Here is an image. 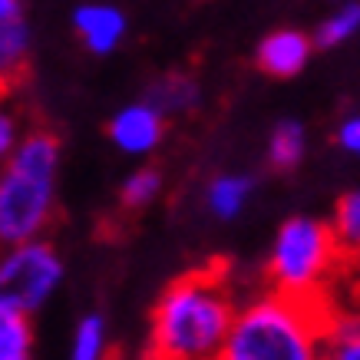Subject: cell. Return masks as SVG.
<instances>
[{
    "label": "cell",
    "instance_id": "1",
    "mask_svg": "<svg viewBox=\"0 0 360 360\" xmlns=\"http://www.w3.org/2000/svg\"><path fill=\"white\" fill-rule=\"evenodd\" d=\"M235 321L229 288L212 271H195L172 281L153 307L149 350L162 360L221 357Z\"/></svg>",
    "mask_w": 360,
    "mask_h": 360
},
{
    "label": "cell",
    "instance_id": "2",
    "mask_svg": "<svg viewBox=\"0 0 360 360\" xmlns=\"http://www.w3.org/2000/svg\"><path fill=\"white\" fill-rule=\"evenodd\" d=\"M60 165L63 146L53 132H23L11 159L0 165V248L46 235L56 215Z\"/></svg>",
    "mask_w": 360,
    "mask_h": 360
},
{
    "label": "cell",
    "instance_id": "3",
    "mask_svg": "<svg viewBox=\"0 0 360 360\" xmlns=\"http://www.w3.org/2000/svg\"><path fill=\"white\" fill-rule=\"evenodd\" d=\"M328 324L311 307V297L274 291L235 311L225 338V360H311L324 344Z\"/></svg>",
    "mask_w": 360,
    "mask_h": 360
},
{
    "label": "cell",
    "instance_id": "4",
    "mask_svg": "<svg viewBox=\"0 0 360 360\" xmlns=\"http://www.w3.org/2000/svg\"><path fill=\"white\" fill-rule=\"evenodd\" d=\"M334 258H338V238L330 225L311 215H295L274 231L268 251V278L274 291L311 297L317 284L328 278Z\"/></svg>",
    "mask_w": 360,
    "mask_h": 360
},
{
    "label": "cell",
    "instance_id": "5",
    "mask_svg": "<svg viewBox=\"0 0 360 360\" xmlns=\"http://www.w3.org/2000/svg\"><path fill=\"white\" fill-rule=\"evenodd\" d=\"M66 281V262L53 241L30 238L0 248V307L40 314Z\"/></svg>",
    "mask_w": 360,
    "mask_h": 360
},
{
    "label": "cell",
    "instance_id": "6",
    "mask_svg": "<svg viewBox=\"0 0 360 360\" xmlns=\"http://www.w3.org/2000/svg\"><path fill=\"white\" fill-rule=\"evenodd\" d=\"M106 132H110V142L122 155L146 159L165 139V112L153 99H136V103H126L122 110L112 112Z\"/></svg>",
    "mask_w": 360,
    "mask_h": 360
},
{
    "label": "cell",
    "instance_id": "7",
    "mask_svg": "<svg viewBox=\"0 0 360 360\" xmlns=\"http://www.w3.org/2000/svg\"><path fill=\"white\" fill-rule=\"evenodd\" d=\"M73 33L83 44V50L93 56H110L116 53L129 33V17L106 0H83L73 7Z\"/></svg>",
    "mask_w": 360,
    "mask_h": 360
},
{
    "label": "cell",
    "instance_id": "8",
    "mask_svg": "<svg viewBox=\"0 0 360 360\" xmlns=\"http://www.w3.org/2000/svg\"><path fill=\"white\" fill-rule=\"evenodd\" d=\"M33 53V23L23 0H0V86L27 70Z\"/></svg>",
    "mask_w": 360,
    "mask_h": 360
},
{
    "label": "cell",
    "instance_id": "9",
    "mask_svg": "<svg viewBox=\"0 0 360 360\" xmlns=\"http://www.w3.org/2000/svg\"><path fill=\"white\" fill-rule=\"evenodd\" d=\"M311 53H314V40H311L304 30L284 27V30H271L262 44H258L255 63L274 79H291L307 66Z\"/></svg>",
    "mask_w": 360,
    "mask_h": 360
},
{
    "label": "cell",
    "instance_id": "10",
    "mask_svg": "<svg viewBox=\"0 0 360 360\" xmlns=\"http://www.w3.org/2000/svg\"><path fill=\"white\" fill-rule=\"evenodd\" d=\"M255 195V179L245 172H221L205 186V208L219 221L238 219Z\"/></svg>",
    "mask_w": 360,
    "mask_h": 360
},
{
    "label": "cell",
    "instance_id": "11",
    "mask_svg": "<svg viewBox=\"0 0 360 360\" xmlns=\"http://www.w3.org/2000/svg\"><path fill=\"white\" fill-rule=\"evenodd\" d=\"M146 99H153L165 116H182V112L198 110L202 86H198V79L188 77V73H165V77H159L153 86H149Z\"/></svg>",
    "mask_w": 360,
    "mask_h": 360
},
{
    "label": "cell",
    "instance_id": "12",
    "mask_svg": "<svg viewBox=\"0 0 360 360\" xmlns=\"http://www.w3.org/2000/svg\"><path fill=\"white\" fill-rule=\"evenodd\" d=\"M307 155V132L297 120H281L268 136V162L274 169H297Z\"/></svg>",
    "mask_w": 360,
    "mask_h": 360
},
{
    "label": "cell",
    "instance_id": "13",
    "mask_svg": "<svg viewBox=\"0 0 360 360\" xmlns=\"http://www.w3.org/2000/svg\"><path fill=\"white\" fill-rule=\"evenodd\" d=\"M37 347L33 317L0 307V360H30Z\"/></svg>",
    "mask_w": 360,
    "mask_h": 360
},
{
    "label": "cell",
    "instance_id": "14",
    "mask_svg": "<svg viewBox=\"0 0 360 360\" xmlns=\"http://www.w3.org/2000/svg\"><path fill=\"white\" fill-rule=\"evenodd\" d=\"M110 350V328L106 317L89 311L77 321L73 338H70V357L73 360H103Z\"/></svg>",
    "mask_w": 360,
    "mask_h": 360
},
{
    "label": "cell",
    "instance_id": "15",
    "mask_svg": "<svg viewBox=\"0 0 360 360\" xmlns=\"http://www.w3.org/2000/svg\"><path fill=\"white\" fill-rule=\"evenodd\" d=\"M360 33V0H344L338 11L324 17V23L314 33V46L334 50V46L347 44Z\"/></svg>",
    "mask_w": 360,
    "mask_h": 360
},
{
    "label": "cell",
    "instance_id": "16",
    "mask_svg": "<svg viewBox=\"0 0 360 360\" xmlns=\"http://www.w3.org/2000/svg\"><path fill=\"white\" fill-rule=\"evenodd\" d=\"M159 195H162V172H159V169H149V165L132 169L120 186V202H122V208H129V212L149 208Z\"/></svg>",
    "mask_w": 360,
    "mask_h": 360
},
{
    "label": "cell",
    "instance_id": "17",
    "mask_svg": "<svg viewBox=\"0 0 360 360\" xmlns=\"http://www.w3.org/2000/svg\"><path fill=\"white\" fill-rule=\"evenodd\" d=\"M330 231H334V238H338V248L360 255V186L338 198Z\"/></svg>",
    "mask_w": 360,
    "mask_h": 360
},
{
    "label": "cell",
    "instance_id": "18",
    "mask_svg": "<svg viewBox=\"0 0 360 360\" xmlns=\"http://www.w3.org/2000/svg\"><path fill=\"white\" fill-rule=\"evenodd\" d=\"M324 340L330 344V354L338 360H360V328L350 321H338L324 330Z\"/></svg>",
    "mask_w": 360,
    "mask_h": 360
},
{
    "label": "cell",
    "instance_id": "19",
    "mask_svg": "<svg viewBox=\"0 0 360 360\" xmlns=\"http://www.w3.org/2000/svg\"><path fill=\"white\" fill-rule=\"evenodd\" d=\"M23 136V126H20V116L13 106L0 103V165L11 159V153L17 149V142Z\"/></svg>",
    "mask_w": 360,
    "mask_h": 360
},
{
    "label": "cell",
    "instance_id": "20",
    "mask_svg": "<svg viewBox=\"0 0 360 360\" xmlns=\"http://www.w3.org/2000/svg\"><path fill=\"white\" fill-rule=\"evenodd\" d=\"M334 142H338L347 155L360 159V112H354V116H347V120H340L338 132H334Z\"/></svg>",
    "mask_w": 360,
    "mask_h": 360
}]
</instances>
